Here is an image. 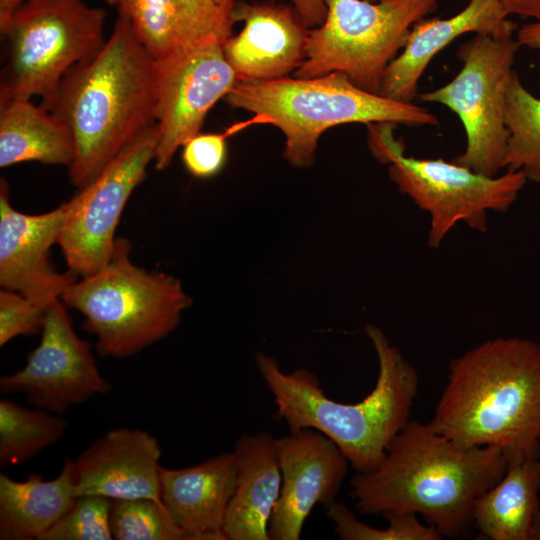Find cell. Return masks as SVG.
Wrapping results in <instances>:
<instances>
[{"label": "cell", "instance_id": "6da1fadb", "mask_svg": "<svg viewBox=\"0 0 540 540\" xmlns=\"http://www.w3.org/2000/svg\"><path fill=\"white\" fill-rule=\"evenodd\" d=\"M506 466L496 447H462L427 423L409 420L379 464L352 477L350 495L362 515L413 513L442 538H455L472 523L476 499Z\"/></svg>", "mask_w": 540, "mask_h": 540}, {"label": "cell", "instance_id": "7a4b0ae2", "mask_svg": "<svg viewBox=\"0 0 540 540\" xmlns=\"http://www.w3.org/2000/svg\"><path fill=\"white\" fill-rule=\"evenodd\" d=\"M42 106L61 119L74 141L68 168L83 188L132 140L155 125V60L118 14L111 35L90 60L72 68Z\"/></svg>", "mask_w": 540, "mask_h": 540}, {"label": "cell", "instance_id": "3957f363", "mask_svg": "<svg viewBox=\"0 0 540 540\" xmlns=\"http://www.w3.org/2000/svg\"><path fill=\"white\" fill-rule=\"evenodd\" d=\"M427 424L462 447L540 454V344L498 337L454 358Z\"/></svg>", "mask_w": 540, "mask_h": 540}, {"label": "cell", "instance_id": "277c9868", "mask_svg": "<svg viewBox=\"0 0 540 540\" xmlns=\"http://www.w3.org/2000/svg\"><path fill=\"white\" fill-rule=\"evenodd\" d=\"M378 359V376L372 391L356 403L329 398L312 372H284L264 353L256 355L257 369L273 395L276 416L289 432L311 428L332 440L356 472L374 469L393 438L410 420L418 392L415 367L398 347L391 345L375 325L365 327Z\"/></svg>", "mask_w": 540, "mask_h": 540}, {"label": "cell", "instance_id": "5b68a950", "mask_svg": "<svg viewBox=\"0 0 540 540\" xmlns=\"http://www.w3.org/2000/svg\"><path fill=\"white\" fill-rule=\"evenodd\" d=\"M225 99L231 107L279 128L285 136L284 158L301 168L313 163L320 136L337 125H439L427 109L364 90L341 72L311 78L238 79Z\"/></svg>", "mask_w": 540, "mask_h": 540}, {"label": "cell", "instance_id": "8992f818", "mask_svg": "<svg viewBox=\"0 0 540 540\" xmlns=\"http://www.w3.org/2000/svg\"><path fill=\"white\" fill-rule=\"evenodd\" d=\"M132 245L117 237L109 262L69 286L60 297L84 317L103 357L133 356L166 337L191 305L179 279L130 260Z\"/></svg>", "mask_w": 540, "mask_h": 540}, {"label": "cell", "instance_id": "52a82bcc", "mask_svg": "<svg viewBox=\"0 0 540 540\" xmlns=\"http://www.w3.org/2000/svg\"><path fill=\"white\" fill-rule=\"evenodd\" d=\"M104 21V9L83 0H25L0 23V101L49 97L72 68L101 50Z\"/></svg>", "mask_w": 540, "mask_h": 540}, {"label": "cell", "instance_id": "ba28073f", "mask_svg": "<svg viewBox=\"0 0 540 540\" xmlns=\"http://www.w3.org/2000/svg\"><path fill=\"white\" fill-rule=\"evenodd\" d=\"M368 127V146L373 156L389 164L388 174L398 190L430 216L428 246L438 248L459 222L485 232L489 212H506L527 180L521 172L486 176L470 168L438 159H417L404 154L391 123Z\"/></svg>", "mask_w": 540, "mask_h": 540}, {"label": "cell", "instance_id": "9c48e42d", "mask_svg": "<svg viewBox=\"0 0 540 540\" xmlns=\"http://www.w3.org/2000/svg\"><path fill=\"white\" fill-rule=\"evenodd\" d=\"M323 23L309 29L306 57L295 77L341 72L357 86L379 93L387 66L406 44L415 23L438 0H324Z\"/></svg>", "mask_w": 540, "mask_h": 540}, {"label": "cell", "instance_id": "30bf717a", "mask_svg": "<svg viewBox=\"0 0 540 540\" xmlns=\"http://www.w3.org/2000/svg\"><path fill=\"white\" fill-rule=\"evenodd\" d=\"M516 31L511 20L497 34H475L457 50L459 73L444 86L418 95L423 102L446 106L460 119L466 148L452 161L491 177L504 169L507 90L520 47Z\"/></svg>", "mask_w": 540, "mask_h": 540}, {"label": "cell", "instance_id": "8fae6325", "mask_svg": "<svg viewBox=\"0 0 540 540\" xmlns=\"http://www.w3.org/2000/svg\"><path fill=\"white\" fill-rule=\"evenodd\" d=\"M157 137L155 124L125 146L70 199L71 211L57 244L69 271L76 276H90L109 262L120 216L154 160Z\"/></svg>", "mask_w": 540, "mask_h": 540}, {"label": "cell", "instance_id": "7c38bea8", "mask_svg": "<svg viewBox=\"0 0 540 540\" xmlns=\"http://www.w3.org/2000/svg\"><path fill=\"white\" fill-rule=\"evenodd\" d=\"M157 146L154 166L166 169L177 150L200 133L211 108L238 81L223 43L209 42L155 61Z\"/></svg>", "mask_w": 540, "mask_h": 540}, {"label": "cell", "instance_id": "4fadbf2b", "mask_svg": "<svg viewBox=\"0 0 540 540\" xmlns=\"http://www.w3.org/2000/svg\"><path fill=\"white\" fill-rule=\"evenodd\" d=\"M110 390L89 343L74 331L61 299L47 307L40 343L25 366L0 378L2 393H21L37 408L60 415Z\"/></svg>", "mask_w": 540, "mask_h": 540}, {"label": "cell", "instance_id": "5bb4252c", "mask_svg": "<svg viewBox=\"0 0 540 540\" xmlns=\"http://www.w3.org/2000/svg\"><path fill=\"white\" fill-rule=\"evenodd\" d=\"M282 474L269 540H298L315 505L333 503L350 465L338 446L311 428L276 438Z\"/></svg>", "mask_w": 540, "mask_h": 540}, {"label": "cell", "instance_id": "9a60e30c", "mask_svg": "<svg viewBox=\"0 0 540 540\" xmlns=\"http://www.w3.org/2000/svg\"><path fill=\"white\" fill-rule=\"evenodd\" d=\"M71 201L47 213L31 215L17 211L9 201V188L0 182V285L19 292L47 308L76 281L71 271L59 273L49 259L57 244Z\"/></svg>", "mask_w": 540, "mask_h": 540}, {"label": "cell", "instance_id": "2e32d148", "mask_svg": "<svg viewBox=\"0 0 540 540\" xmlns=\"http://www.w3.org/2000/svg\"><path fill=\"white\" fill-rule=\"evenodd\" d=\"M158 440L147 431L121 427L106 432L73 460L76 496L161 500Z\"/></svg>", "mask_w": 540, "mask_h": 540}, {"label": "cell", "instance_id": "e0dca14e", "mask_svg": "<svg viewBox=\"0 0 540 540\" xmlns=\"http://www.w3.org/2000/svg\"><path fill=\"white\" fill-rule=\"evenodd\" d=\"M232 14L244 26L223 43V51L238 79H280L301 66L309 28L295 8L241 2L235 3Z\"/></svg>", "mask_w": 540, "mask_h": 540}, {"label": "cell", "instance_id": "ac0fdd59", "mask_svg": "<svg viewBox=\"0 0 540 540\" xmlns=\"http://www.w3.org/2000/svg\"><path fill=\"white\" fill-rule=\"evenodd\" d=\"M126 17L155 61L209 43H225L235 23L234 4L214 0H105Z\"/></svg>", "mask_w": 540, "mask_h": 540}, {"label": "cell", "instance_id": "d6986e66", "mask_svg": "<svg viewBox=\"0 0 540 540\" xmlns=\"http://www.w3.org/2000/svg\"><path fill=\"white\" fill-rule=\"evenodd\" d=\"M236 481L233 451L186 468L161 466V500L188 540H227L222 529Z\"/></svg>", "mask_w": 540, "mask_h": 540}, {"label": "cell", "instance_id": "ffe728a7", "mask_svg": "<svg viewBox=\"0 0 540 540\" xmlns=\"http://www.w3.org/2000/svg\"><path fill=\"white\" fill-rule=\"evenodd\" d=\"M510 21L500 0H468L449 18L419 20L402 52L387 66L379 93L396 101L413 102L419 80L437 53L465 33L497 34Z\"/></svg>", "mask_w": 540, "mask_h": 540}, {"label": "cell", "instance_id": "44dd1931", "mask_svg": "<svg viewBox=\"0 0 540 540\" xmlns=\"http://www.w3.org/2000/svg\"><path fill=\"white\" fill-rule=\"evenodd\" d=\"M233 453L236 489L222 531L227 540H269L268 525L282 484L276 438L267 431L244 434Z\"/></svg>", "mask_w": 540, "mask_h": 540}, {"label": "cell", "instance_id": "7402d4cb", "mask_svg": "<svg viewBox=\"0 0 540 540\" xmlns=\"http://www.w3.org/2000/svg\"><path fill=\"white\" fill-rule=\"evenodd\" d=\"M506 459L501 479L476 499L472 523L480 539L531 540L540 505V454Z\"/></svg>", "mask_w": 540, "mask_h": 540}, {"label": "cell", "instance_id": "603a6c76", "mask_svg": "<svg viewBox=\"0 0 540 540\" xmlns=\"http://www.w3.org/2000/svg\"><path fill=\"white\" fill-rule=\"evenodd\" d=\"M76 496L73 460L66 458L60 474L44 480L30 474L18 481L0 474V539L40 540L71 507Z\"/></svg>", "mask_w": 540, "mask_h": 540}, {"label": "cell", "instance_id": "cb8c5ba5", "mask_svg": "<svg viewBox=\"0 0 540 540\" xmlns=\"http://www.w3.org/2000/svg\"><path fill=\"white\" fill-rule=\"evenodd\" d=\"M74 159V141L65 123L30 99L0 101V167L37 161L63 165Z\"/></svg>", "mask_w": 540, "mask_h": 540}, {"label": "cell", "instance_id": "d4e9b609", "mask_svg": "<svg viewBox=\"0 0 540 540\" xmlns=\"http://www.w3.org/2000/svg\"><path fill=\"white\" fill-rule=\"evenodd\" d=\"M68 422L60 414L0 401V465H21L58 442Z\"/></svg>", "mask_w": 540, "mask_h": 540}, {"label": "cell", "instance_id": "484cf974", "mask_svg": "<svg viewBox=\"0 0 540 540\" xmlns=\"http://www.w3.org/2000/svg\"><path fill=\"white\" fill-rule=\"evenodd\" d=\"M505 125L508 131L504 169L521 172L540 184V98L513 73L507 90Z\"/></svg>", "mask_w": 540, "mask_h": 540}, {"label": "cell", "instance_id": "4316f807", "mask_svg": "<svg viewBox=\"0 0 540 540\" xmlns=\"http://www.w3.org/2000/svg\"><path fill=\"white\" fill-rule=\"evenodd\" d=\"M110 525L117 540H188L163 502L149 498L111 499Z\"/></svg>", "mask_w": 540, "mask_h": 540}, {"label": "cell", "instance_id": "83f0119b", "mask_svg": "<svg viewBox=\"0 0 540 540\" xmlns=\"http://www.w3.org/2000/svg\"><path fill=\"white\" fill-rule=\"evenodd\" d=\"M327 508V516L334 531L342 540H440L442 536L431 525L423 524L413 513L392 512L383 515L388 526L374 528L357 519L344 504L334 501Z\"/></svg>", "mask_w": 540, "mask_h": 540}, {"label": "cell", "instance_id": "f1b7e54d", "mask_svg": "<svg viewBox=\"0 0 540 540\" xmlns=\"http://www.w3.org/2000/svg\"><path fill=\"white\" fill-rule=\"evenodd\" d=\"M110 509L108 497L78 496L40 540H111Z\"/></svg>", "mask_w": 540, "mask_h": 540}, {"label": "cell", "instance_id": "f546056e", "mask_svg": "<svg viewBox=\"0 0 540 540\" xmlns=\"http://www.w3.org/2000/svg\"><path fill=\"white\" fill-rule=\"evenodd\" d=\"M45 307L23 294L0 291V346L21 335H35L43 330Z\"/></svg>", "mask_w": 540, "mask_h": 540}, {"label": "cell", "instance_id": "4dcf8cb0", "mask_svg": "<svg viewBox=\"0 0 540 540\" xmlns=\"http://www.w3.org/2000/svg\"><path fill=\"white\" fill-rule=\"evenodd\" d=\"M242 127L237 124L224 133H199L186 141L182 146V161L187 171L197 178L218 174L227 160V136Z\"/></svg>", "mask_w": 540, "mask_h": 540}, {"label": "cell", "instance_id": "1f68e13d", "mask_svg": "<svg viewBox=\"0 0 540 540\" xmlns=\"http://www.w3.org/2000/svg\"><path fill=\"white\" fill-rule=\"evenodd\" d=\"M291 2L308 28L323 23L327 11L324 0H291Z\"/></svg>", "mask_w": 540, "mask_h": 540}, {"label": "cell", "instance_id": "d6a6232c", "mask_svg": "<svg viewBox=\"0 0 540 540\" xmlns=\"http://www.w3.org/2000/svg\"><path fill=\"white\" fill-rule=\"evenodd\" d=\"M507 15L540 21V0H500Z\"/></svg>", "mask_w": 540, "mask_h": 540}, {"label": "cell", "instance_id": "836d02e7", "mask_svg": "<svg viewBox=\"0 0 540 540\" xmlns=\"http://www.w3.org/2000/svg\"><path fill=\"white\" fill-rule=\"evenodd\" d=\"M516 39L520 46L540 49V21H532L517 28Z\"/></svg>", "mask_w": 540, "mask_h": 540}, {"label": "cell", "instance_id": "e575fe53", "mask_svg": "<svg viewBox=\"0 0 540 540\" xmlns=\"http://www.w3.org/2000/svg\"><path fill=\"white\" fill-rule=\"evenodd\" d=\"M24 1L25 0H0V23L4 22Z\"/></svg>", "mask_w": 540, "mask_h": 540}, {"label": "cell", "instance_id": "d590c367", "mask_svg": "<svg viewBox=\"0 0 540 540\" xmlns=\"http://www.w3.org/2000/svg\"><path fill=\"white\" fill-rule=\"evenodd\" d=\"M531 540H540V505L533 520Z\"/></svg>", "mask_w": 540, "mask_h": 540}, {"label": "cell", "instance_id": "8d00e7d4", "mask_svg": "<svg viewBox=\"0 0 540 540\" xmlns=\"http://www.w3.org/2000/svg\"><path fill=\"white\" fill-rule=\"evenodd\" d=\"M214 1L221 5H230V4L235 3V0H214Z\"/></svg>", "mask_w": 540, "mask_h": 540}, {"label": "cell", "instance_id": "74e56055", "mask_svg": "<svg viewBox=\"0 0 540 540\" xmlns=\"http://www.w3.org/2000/svg\"><path fill=\"white\" fill-rule=\"evenodd\" d=\"M368 1H372V2H375V1H378V0H368Z\"/></svg>", "mask_w": 540, "mask_h": 540}]
</instances>
